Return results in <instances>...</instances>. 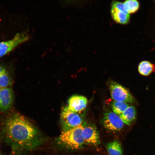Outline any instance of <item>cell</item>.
Wrapping results in <instances>:
<instances>
[{"label": "cell", "mask_w": 155, "mask_h": 155, "mask_svg": "<svg viewBox=\"0 0 155 155\" xmlns=\"http://www.w3.org/2000/svg\"><path fill=\"white\" fill-rule=\"evenodd\" d=\"M111 11L112 17L117 22L121 24H125L129 22V14L125 13L113 7L111 8Z\"/></svg>", "instance_id": "obj_12"}, {"label": "cell", "mask_w": 155, "mask_h": 155, "mask_svg": "<svg viewBox=\"0 0 155 155\" xmlns=\"http://www.w3.org/2000/svg\"><path fill=\"white\" fill-rule=\"evenodd\" d=\"M136 115L135 107L133 105H130L119 116L124 123L129 125L135 120Z\"/></svg>", "instance_id": "obj_10"}, {"label": "cell", "mask_w": 155, "mask_h": 155, "mask_svg": "<svg viewBox=\"0 0 155 155\" xmlns=\"http://www.w3.org/2000/svg\"><path fill=\"white\" fill-rule=\"evenodd\" d=\"M0 155H2L1 152L0 150Z\"/></svg>", "instance_id": "obj_19"}, {"label": "cell", "mask_w": 155, "mask_h": 155, "mask_svg": "<svg viewBox=\"0 0 155 155\" xmlns=\"http://www.w3.org/2000/svg\"><path fill=\"white\" fill-rule=\"evenodd\" d=\"M68 109L72 112L78 113L84 110L88 103L87 98L82 96L74 95L70 98L68 100Z\"/></svg>", "instance_id": "obj_8"}, {"label": "cell", "mask_w": 155, "mask_h": 155, "mask_svg": "<svg viewBox=\"0 0 155 155\" xmlns=\"http://www.w3.org/2000/svg\"><path fill=\"white\" fill-rule=\"evenodd\" d=\"M102 123L106 129L114 131L121 130L124 125V123L120 116L112 111H108L104 113Z\"/></svg>", "instance_id": "obj_6"}, {"label": "cell", "mask_w": 155, "mask_h": 155, "mask_svg": "<svg viewBox=\"0 0 155 155\" xmlns=\"http://www.w3.org/2000/svg\"><path fill=\"white\" fill-rule=\"evenodd\" d=\"M1 88L0 87V90L1 89Z\"/></svg>", "instance_id": "obj_20"}, {"label": "cell", "mask_w": 155, "mask_h": 155, "mask_svg": "<svg viewBox=\"0 0 155 155\" xmlns=\"http://www.w3.org/2000/svg\"><path fill=\"white\" fill-rule=\"evenodd\" d=\"M61 117L62 132L67 131L82 123L80 116L77 113L69 110L67 106L63 109Z\"/></svg>", "instance_id": "obj_4"}, {"label": "cell", "mask_w": 155, "mask_h": 155, "mask_svg": "<svg viewBox=\"0 0 155 155\" xmlns=\"http://www.w3.org/2000/svg\"><path fill=\"white\" fill-rule=\"evenodd\" d=\"M2 136L13 151L17 153L37 148L43 141L36 128L18 114H13L5 120Z\"/></svg>", "instance_id": "obj_1"}, {"label": "cell", "mask_w": 155, "mask_h": 155, "mask_svg": "<svg viewBox=\"0 0 155 155\" xmlns=\"http://www.w3.org/2000/svg\"><path fill=\"white\" fill-rule=\"evenodd\" d=\"M105 147L109 155H123L121 144L117 140L107 143Z\"/></svg>", "instance_id": "obj_11"}, {"label": "cell", "mask_w": 155, "mask_h": 155, "mask_svg": "<svg viewBox=\"0 0 155 155\" xmlns=\"http://www.w3.org/2000/svg\"><path fill=\"white\" fill-rule=\"evenodd\" d=\"M123 3L126 10L129 14L135 12L139 7V3L137 0H126Z\"/></svg>", "instance_id": "obj_15"}, {"label": "cell", "mask_w": 155, "mask_h": 155, "mask_svg": "<svg viewBox=\"0 0 155 155\" xmlns=\"http://www.w3.org/2000/svg\"><path fill=\"white\" fill-rule=\"evenodd\" d=\"M29 36L26 32L17 34L11 39L0 42V57L9 53L20 44L28 40Z\"/></svg>", "instance_id": "obj_5"}, {"label": "cell", "mask_w": 155, "mask_h": 155, "mask_svg": "<svg viewBox=\"0 0 155 155\" xmlns=\"http://www.w3.org/2000/svg\"><path fill=\"white\" fill-rule=\"evenodd\" d=\"M84 126L82 124L77 126L66 131L62 132L58 137V142L66 147L78 149L85 143L82 136Z\"/></svg>", "instance_id": "obj_2"}, {"label": "cell", "mask_w": 155, "mask_h": 155, "mask_svg": "<svg viewBox=\"0 0 155 155\" xmlns=\"http://www.w3.org/2000/svg\"></svg>", "instance_id": "obj_22"}, {"label": "cell", "mask_w": 155, "mask_h": 155, "mask_svg": "<svg viewBox=\"0 0 155 155\" xmlns=\"http://www.w3.org/2000/svg\"><path fill=\"white\" fill-rule=\"evenodd\" d=\"M5 69L3 66L0 65V74L6 72Z\"/></svg>", "instance_id": "obj_17"}, {"label": "cell", "mask_w": 155, "mask_h": 155, "mask_svg": "<svg viewBox=\"0 0 155 155\" xmlns=\"http://www.w3.org/2000/svg\"><path fill=\"white\" fill-rule=\"evenodd\" d=\"M138 70L141 75L147 76L155 70V67L153 64L149 61H143L139 64Z\"/></svg>", "instance_id": "obj_13"}, {"label": "cell", "mask_w": 155, "mask_h": 155, "mask_svg": "<svg viewBox=\"0 0 155 155\" xmlns=\"http://www.w3.org/2000/svg\"><path fill=\"white\" fill-rule=\"evenodd\" d=\"M108 86L111 98L113 100L128 104L136 102L135 98L129 90L116 82L111 81L109 82Z\"/></svg>", "instance_id": "obj_3"}, {"label": "cell", "mask_w": 155, "mask_h": 155, "mask_svg": "<svg viewBox=\"0 0 155 155\" xmlns=\"http://www.w3.org/2000/svg\"><path fill=\"white\" fill-rule=\"evenodd\" d=\"M71 0H60L61 2L63 4H66L67 3H68Z\"/></svg>", "instance_id": "obj_18"}, {"label": "cell", "mask_w": 155, "mask_h": 155, "mask_svg": "<svg viewBox=\"0 0 155 155\" xmlns=\"http://www.w3.org/2000/svg\"><path fill=\"white\" fill-rule=\"evenodd\" d=\"M12 82L11 78L7 72L0 74V87L1 88L8 87L11 84Z\"/></svg>", "instance_id": "obj_16"}, {"label": "cell", "mask_w": 155, "mask_h": 155, "mask_svg": "<svg viewBox=\"0 0 155 155\" xmlns=\"http://www.w3.org/2000/svg\"><path fill=\"white\" fill-rule=\"evenodd\" d=\"M129 104L122 102L113 100L111 104L113 111L119 116L129 106Z\"/></svg>", "instance_id": "obj_14"}, {"label": "cell", "mask_w": 155, "mask_h": 155, "mask_svg": "<svg viewBox=\"0 0 155 155\" xmlns=\"http://www.w3.org/2000/svg\"><path fill=\"white\" fill-rule=\"evenodd\" d=\"M13 98L11 88H1L0 90V110L3 111L8 110L12 105Z\"/></svg>", "instance_id": "obj_9"}, {"label": "cell", "mask_w": 155, "mask_h": 155, "mask_svg": "<svg viewBox=\"0 0 155 155\" xmlns=\"http://www.w3.org/2000/svg\"><path fill=\"white\" fill-rule=\"evenodd\" d=\"M82 136L85 143L94 145H98L100 143L98 132L96 128L92 125L84 126Z\"/></svg>", "instance_id": "obj_7"}, {"label": "cell", "mask_w": 155, "mask_h": 155, "mask_svg": "<svg viewBox=\"0 0 155 155\" xmlns=\"http://www.w3.org/2000/svg\"><path fill=\"white\" fill-rule=\"evenodd\" d=\"M154 1H155V0H154Z\"/></svg>", "instance_id": "obj_21"}]
</instances>
